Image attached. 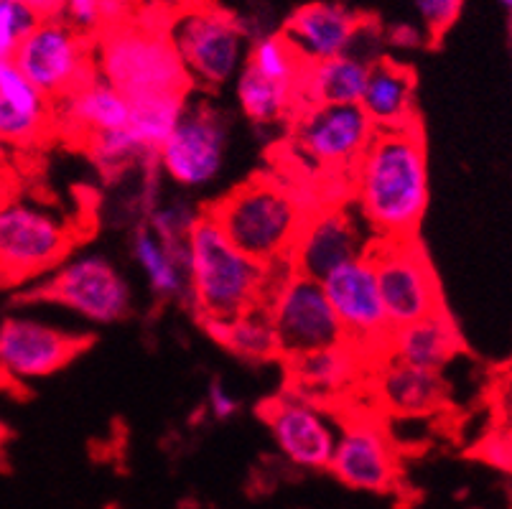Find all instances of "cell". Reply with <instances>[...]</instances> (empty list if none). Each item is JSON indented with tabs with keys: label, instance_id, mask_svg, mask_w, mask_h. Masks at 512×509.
<instances>
[{
	"label": "cell",
	"instance_id": "83f0119b",
	"mask_svg": "<svg viewBox=\"0 0 512 509\" xmlns=\"http://www.w3.org/2000/svg\"><path fill=\"white\" fill-rule=\"evenodd\" d=\"M186 105V97H148L136 100L130 107V118L123 125L125 135L133 140V146L148 158H156L158 146L164 143L166 135L179 120L181 110Z\"/></svg>",
	"mask_w": 512,
	"mask_h": 509
},
{
	"label": "cell",
	"instance_id": "603a6c76",
	"mask_svg": "<svg viewBox=\"0 0 512 509\" xmlns=\"http://www.w3.org/2000/svg\"><path fill=\"white\" fill-rule=\"evenodd\" d=\"M59 102H62L59 120L64 123V128L87 140L123 128L130 118V107H133V102L123 92L115 90L113 84L97 72Z\"/></svg>",
	"mask_w": 512,
	"mask_h": 509
},
{
	"label": "cell",
	"instance_id": "ba28073f",
	"mask_svg": "<svg viewBox=\"0 0 512 509\" xmlns=\"http://www.w3.org/2000/svg\"><path fill=\"white\" fill-rule=\"evenodd\" d=\"M166 34L192 87H220L240 69L245 54V28L225 8L197 0L194 6L171 18Z\"/></svg>",
	"mask_w": 512,
	"mask_h": 509
},
{
	"label": "cell",
	"instance_id": "484cf974",
	"mask_svg": "<svg viewBox=\"0 0 512 509\" xmlns=\"http://www.w3.org/2000/svg\"><path fill=\"white\" fill-rule=\"evenodd\" d=\"M130 252L141 268L148 288L158 298H189L186 288V242L169 247L153 235L146 222L136 224L130 237Z\"/></svg>",
	"mask_w": 512,
	"mask_h": 509
},
{
	"label": "cell",
	"instance_id": "b9f144b4",
	"mask_svg": "<svg viewBox=\"0 0 512 509\" xmlns=\"http://www.w3.org/2000/svg\"><path fill=\"white\" fill-rule=\"evenodd\" d=\"M3 436H6V431H3V426H0V441H3Z\"/></svg>",
	"mask_w": 512,
	"mask_h": 509
},
{
	"label": "cell",
	"instance_id": "7402d4cb",
	"mask_svg": "<svg viewBox=\"0 0 512 509\" xmlns=\"http://www.w3.org/2000/svg\"><path fill=\"white\" fill-rule=\"evenodd\" d=\"M360 107L375 130L403 128L418 123L416 115V74L393 59H375L367 69L365 92Z\"/></svg>",
	"mask_w": 512,
	"mask_h": 509
},
{
	"label": "cell",
	"instance_id": "d590c367",
	"mask_svg": "<svg viewBox=\"0 0 512 509\" xmlns=\"http://www.w3.org/2000/svg\"><path fill=\"white\" fill-rule=\"evenodd\" d=\"M207 408L214 420H230L240 410V398H237L235 392L220 377H214L207 385Z\"/></svg>",
	"mask_w": 512,
	"mask_h": 509
},
{
	"label": "cell",
	"instance_id": "cb8c5ba5",
	"mask_svg": "<svg viewBox=\"0 0 512 509\" xmlns=\"http://www.w3.org/2000/svg\"><path fill=\"white\" fill-rule=\"evenodd\" d=\"M462 349V334L456 329L449 311L441 308L426 319L395 329L390 334L388 357L418 367V370L441 372Z\"/></svg>",
	"mask_w": 512,
	"mask_h": 509
},
{
	"label": "cell",
	"instance_id": "44dd1931",
	"mask_svg": "<svg viewBox=\"0 0 512 509\" xmlns=\"http://www.w3.org/2000/svg\"><path fill=\"white\" fill-rule=\"evenodd\" d=\"M54 120L51 100L31 82L13 59H0V140L31 146Z\"/></svg>",
	"mask_w": 512,
	"mask_h": 509
},
{
	"label": "cell",
	"instance_id": "60d3db41",
	"mask_svg": "<svg viewBox=\"0 0 512 509\" xmlns=\"http://www.w3.org/2000/svg\"><path fill=\"white\" fill-rule=\"evenodd\" d=\"M497 3H500L502 11H505L507 16H510V11H512V0H497Z\"/></svg>",
	"mask_w": 512,
	"mask_h": 509
},
{
	"label": "cell",
	"instance_id": "f546056e",
	"mask_svg": "<svg viewBox=\"0 0 512 509\" xmlns=\"http://www.w3.org/2000/svg\"><path fill=\"white\" fill-rule=\"evenodd\" d=\"M245 67L253 69L260 77L271 79V82L291 87L299 95V82L306 62L293 51V46L281 34H265L253 41Z\"/></svg>",
	"mask_w": 512,
	"mask_h": 509
},
{
	"label": "cell",
	"instance_id": "9c48e42d",
	"mask_svg": "<svg viewBox=\"0 0 512 509\" xmlns=\"http://www.w3.org/2000/svg\"><path fill=\"white\" fill-rule=\"evenodd\" d=\"M26 301H46L82 316L92 324H115L130 311V286L102 255L67 258L26 293Z\"/></svg>",
	"mask_w": 512,
	"mask_h": 509
},
{
	"label": "cell",
	"instance_id": "74e56055",
	"mask_svg": "<svg viewBox=\"0 0 512 509\" xmlns=\"http://www.w3.org/2000/svg\"><path fill=\"white\" fill-rule=\"evenodd\" d=\"M388 39H390V44L400 46V49H416V46L423 44V28L400 23V26L390 28Z\"/></svg>",
	"mask_w": 512,
	"mask_h": 509
},
{
	"label": "cell",
	"instance_id": "4316f807",
	"mask_svg": "<svg viewBox=\"0 0 512 509\" xmlns=\"http://www.w3.org/2000/svg\"><path fill=\"white\" fill-rule=\"evenodd\" d=\"M202 324L214 342L230 349L237 357L250 359V362L281 357L276 334H273V326L263 306L250 308V311L232 316V319H212L202 321Z\"/></svg>",
	"mask_w": 512,
	"mask_h": 509
},
{
	"label": "cell",
	"instance_id": "6da1fadb",
	"mask_svg": "<svg viewBox=\"0 0 512 509\" xmlns=\"http://www.w3.org/2000/svg\"><path fill=\"white\" fill-rule=\"evenodd\" d=\"M349 174L357 214L375 240L416 237L431 199L421 120L375 130Z\"/></svg>",
	"mask_w": 512,
	"mask_h": 509
},
{
	"label": "cell",
	"instance_id": "277c9868",
	"mask_svg": "<svg viewBox=\"0 0 512 509\" xmlns=\"http://www.w3.org/2000/svg\"><path fill=\"white\" fill-rule=\"evenodd\" d=\"M220 230L260 265L291 258L306 212L288 184L255 176L209 207Z\"/></svg>",
	"mask_w": 512,
	"mask_h": 509
},
{
	"label": "cell",
	"instance_id": "d6986e66",
	"mask_svg": "<svg viewBox=\"0 0 512 509\" xmlns=\"http://www.w3.org/2000/svg\"><path fill=\"white\" fill-rule=\"evenodd\" d=\"M365 18L337 3H309L293 11L281 36L306 64L327 62L355 49Z\"/></svg>",
	"mask_w": 512,
	"mask_h": 509
},
{
	"label": "cell",
	"instance_id": "836d02e7",
	"mask_svg": "<svg viewBox=\"0 0 512 509\" xmlns=\"http://www.w3.org/2000/svg\"><path fill=\"white\" fill-rule=\"evenodd\" d=\"M416 11L421 16L423 34L428 36V44H439L451 31L459 16H462L464 0H413Z\"/></svg>",
	"mask_w": 512,
	"mask_h": 509
},
{
	"label": "cell",
	"instance_id": "8fae6325",
	"mask_svg": "<svg viewBox=\"0 0 512 509\" xmlns=\"http://www.w3.org/2000/svg\"><path fill=\"white\" fill-rule=\"evenodd\" d=\"M13 62L49 100H62L95 74L92 36L67 18H46L23 39Z\"/></svg>",
	"mask_w": 512,
	"mask_h": 509
},
{
	"label": "cell",
	"instance_id": "4fadbf2b",
	"mask_svg": "<svg viewBox=\"0 0 512 509\" xmlns=\"http://www.w3.org/2000/svg\"><path fill=\"white\" fill-rule=\"evenodd\" d=\"M92 344L90 334L69 331L31 316L0 321V372L16 382L57 375Z\"/></svg>",
	"mask_w": 512,
	"mask_h": 509
},
{
	"label": "cell",
	"instance_id": "8d00e7d4",
	"mask_svg": "<svg viewBox=\"0 0 512 509\" xmlns=\"http://www.w3.org/2000/svg\"><path fill=\"white\" fill-rule=\"evenodd\" d=\"M479 459L487 461L490 466H495V469H502L507 474L510 471V433L507 431H495L490 433V436H484L482 441H479V448H477Z\"/></svg>",
	"mask_w": 512,
	"mask_h": 509
},
{
	"label": "cell",
	"instance_id": "2e32d148",
	"mask_svg": "<svg viewBox=\"0 0 512 509\" xmlns=\"http://www.w3.org/2000/svg\"><path fill=\"white\" fill-rule=\"evenodd\" d=\"M260 415L271 428L278 451L293 466L306 471L329 469L339 436V420L332 418V410L286 390L268 400Z\"/></svg>",
	"mask_w": 512,
	"mask_h": 509
},
{
	"label": "cell",
	"instance_id": "ac0fdd59",
	"mask_svg": "<svg viewBox=\"0 0 512 509\" xmlns=\"http://www.w3.org/2000/svg\"><path fill=\"white\" fill-rule=\"evenodd\" d=\"M288 390L332 410L334 400L349 398L367 380L370 359L355 347L339 342L334 347L288 357Z\"/></svg>",
	"mask_w": 512,
	"mask_h": 509
},
{
	"label": "cell",
	"instance_id": "7c38bea8",
	"mask_svg": "<svg viewBox=\"0 0 512 509\" xmlns=\"http://www.w3.org/2000/svg\"><path fill=\"white\" fill-rule=\"evenodd\" d=\"M227 123L207 105H184L179 120L156 151L158 171L184 189H202L222 174Z\"/></svg>",
	"mask_w": 512,
	"mask_h": 509
},
{
	"label": "cell",
	"instance_id": "5b68a950",
	"mask_svg": "<svg viewBox=\"0 0 512 509\" xmlns=\"http://www.w3.org/2000/svg\"><path fill=\"white\" fill-rule=\"evenodd\" d=\"M263 308L281 357H299L344 342L342 326L321 283L296 273L291 260L265 265Z\"/></svg>",
	"mask_w": 512,
	"mask_h": 509
},
{
	"label": "cell",
	"instance_id": "4dcf8cb0",
	"mask_svg": "<svg viewBox=\"0 0 512 509\" xmlns=\"http://www.w3.org/2000/svg\"><path fill=\"white\" fill-rule=\"evenodd\" d=\"M64 18L82 34L97 36L133 18V0H69Z\"/></svg>",
	"mask_w": 512,
	"mask_h": 509
},
{
	"label": "cell",
	"instance_id": "ffe728a7",
	"mask_svg": "<svg viewBox=\"0 0 512 509\" xmlns=\"http://www.w3.org/2000/svg\"><path fill=\"white\" fill-rule=\"evenodd\" d=\"M367 380L377 405L400 418H426L446 403V385L441 372H428L403 364L393 357H380L370 364Z\"/></svg>",
	"mask_w": 512,
	"mask_h": 509
},
{
	"label": "cell",
	"instance_id": "30bf717a",
	"mask_svg": "<svg viewBox=\"0 0 512 509\" xmlns=\"http://www.w3.org/2000/svg\"><path fill=\"white\" fill-rule=\"evenodd\" d=\"M327 301L342 326L344 342L355 347L365 359L377 362L388 354L390 329L383 298L377 288L375 270L367 255L337 265L319 280Z\"/></svg>",
	"mask_w": 512,
	"mask_h": 509
},
{
	"label": "cell",
	"instance_id": "f1b7e54d",
	"mask_svg": "<svg viewBox=\"0 0 512 509\" xmlns=\"http://www.w3.org/2000/svg\"><path fill=\"white\" fill-rule=\"evenodd\" d=\"M237 100L242 112L255 125H273L299 110V95L291 87L260 77L253 69H242L237 79Z\"/></svg>",
	"mask_w": 512,
	"mask_h": 509
},
{
	"label": "cell",
	"instance_id": "3957f363",
	"mask_svg": "<svg viewBox=\"0 0 512 509\" xmlns=\"http://www.w3.org/2000/svg\"><path fill=\"white\" fill-rule=\"evenodd\" d=\"M95 72L130 102L148 97H186L192 82L164 26L128 18L92 41Z\"/></svg>",
	"mask_w": 512,
	"mask_h": 509
},
{
	"label": "cell",
	"instance_id": "e575fe53",
	"mask_svg": "<svg viewBox=\"0 0 512 509\" xmlns=\"http://www.w3.org/2000/svg\"><path fill=\"white\" fill-rule=\"evenodd\" d=\"M197 0H133V18L156 23V26H169L174 16L194 6Z\"/></svg>",
	"mask_w": 512,
	"mask_h": 509
},
{
	"label": "cell",
	"instance_id": "52a82bcc",
	"mask_svg": "<svg viewBox=\"0 0 512 509\" xmlns=\"http://www.w3.org/2000/svg\"><path fill=\"white\" fill-rule=\"evenodd\" d=\"M365 255L375 270L385 316L393 331L446 308L439 275L418 237L372 240Z\"/></svg>",
	"mask_w": 512,
	"mask_h": 509
},
{
	"label": "cell",
	"instance_id": "ab89813d",
	"mask_svg": "<svg viewBox=\"0 0 512 509\" xmlns=\"http://www.w3.org/2000/svg\"><path fill=\"white\" fill-rule=\"evenodd\" d=\"M13 387H16V385H13V382L8 380V377L3 375V372H0V390H13Z\"/></svg>",
	"mask_w": 512,
	"mask_h": 509
},
{
	"label": "cell",
	"instance_id": "7a4b0ae2",
	"mask_svg": "<svg viewBox=\"0 0 512 509\" xmlns=\"http://www.w3.org/2000/svg\"><path fill=\"white\" fill-rule=\"evenodd\" d=\"M186 288L199 319H232L263 306L265 265L245 255L204 212L186 235Z\"/></svg>",
	"mask_w": 512,
	"mask_h": 509
},
{
	"label": "cell",
	"instance_id": "f35d334b",
	"mask_svg": "<svg viewBox=\"0 0 512 509\" xmlns=\"http://www.w3.org/2000/svg\"><path fill=\"white\" fill-rule=\"evenodd\" d=\"M23 3L36 13L39 21H46V18H64L69 0H23Z\"/></svg>",
	"mask_w": 512,
	"mask_h": 509
},
{
	"label": "cell",
	"instance_id": "e0dca14e",
	"mask_svg": "<svg viewBox=\"0 0 512 509\" xmlns=\"http://www.w3.org/2000/svg\"><path fill=\"white\" fill-rule=\"evenodd\" d=\"M372 240L375 237L357 212H349L342 204L321 207L306 214L293 242L291 265L299 275L321 280L337 265L362 258Z\"/></svg>",
	"mask_w": 512,
	"mask_h": 509
},
{
	"label": "cell",
	"instance_id": "d4e9b609",
	"mask_svg": "<svg viewBox=\"0 0 512 509\" xmlns=\"http://www.w3.org/2000/svg\"><path fill=\"white\" fill-rule=\"evenodd\" d=\"M367 69L357 54H342L327 62L306 64L299 82V107L311 105H360Z\"/></svg>",
	"mask_w": 512,
	"mask_h": 509
},
{
	"label": "cell",
	"instance_id": "5bb4252c",
	"mask_svg": "<svg viewBox=\"0 0 512 509\" xmlns=\"http://www.w3.org/2000/svg\"><path fill=\"white\" fill-rule=\"evenodd\" d=\"M329 471L357 492L385 494L395 489L400 476L398 448L383 420L362 410L344 415Z\"/></svg>",
	"mask_w": 512,
	"mask_h": 509
},
{
	"label": "cell",
	"instance_id": "1f68e13d",
	"mask_svg": "<svg viewBox=\"0 0 512 509\" xmlns=\"http://www.w3.org/2000/svg\"><path fill=\"white\" fill-rule=\"evenodd\" d=\"M199 212L184 199H176L169 204H158L151 214L146 217V224L153 230V235L169 247H179L186 242V235L192 230V224L197 222Z\"/></svg>",
	"mask_w": 512,
	"mask_h": 509
},
{
	"label": "cell",
	"instance_id": "9a60e30c",
	"mask_svg": "<svg viewBox=\"0 0 512 509\" xmlns=\"http://www.w3.org/2000/svg\"><path fill=\"white\" fill-rule=\"evenodd\" d=\"M375 135L360 105H311L296 110V153L327 174H349Z\"/></svg>",
	"mask_w": 512,
	"mask_h": 509
},
{
	"label": "cell",
	"instance_id": "8992f818",
	"mask_svg": "<svg viewBox=\"0 0 512 509\" xmlns=\"http://www.w3.org/2000/svg\"><path fill=\"white\" fill-rule=\"evenodd\" d=\"M74 230L34 202L0 204V286H26L57 270L74 250Z\"/></svg>",
	"mask_w": 512,
	"mask_h": 509
},
{
	"label": "cell",
	"instance_id": "d6a6232c",
	"mask_svg": "<svg viewBox=\"0 0 512 509\" xmlns=\"http://www.w3.org/2000/svg\"><path fill=\"white\" fill-rule=\"evenodd\" d=\"M36 23L39 18L23 0H0V59H13Z\"/></svg>",
	"mask_w": 512,
	"mask_h": 509
}]
</instances>
